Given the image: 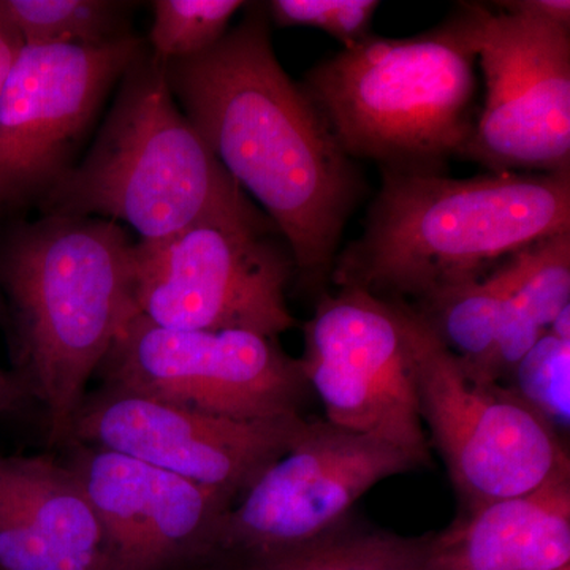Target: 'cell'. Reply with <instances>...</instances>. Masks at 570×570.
<instances>
[{
  "label": "cell",
  "mask_w": 570,
  "mask_h": 570,
  "mask_svg": "<svg viewBox=\"0 0 570 570\" xmlns=\"http://www.w3.org/2000/svg\"><path fill=\"white\" fill-rule=\"evenodd\" d=\"M307 425L302 415L225 419L99 387L82 401L69 442L121 453L236 502L266 468L294 448Z\"/></svg>",
  "instance_id": "obj_13"
},
{
  "label": "cell",
  "mask_w": 570,
  "mask_h": 570,
  "mask_svg": "<svg viewBox=\"0 0 570 570\" xmlns=\"http://www.w3.org/2000/svg\"><path fill=\"white\" fill-rule=\"evenodd\" d=\"M273 232L275 224L255 206L135 243L138 314L167 328L242 330L277 340L296 326L285 295L296 272L291 249Z\"/></svg>",
  "instance_id": "obj_6"
},
{
  "label": "cell",
  "mask_w": 570,
  "mask_h": 570,
  "mask_svg": "<svg viewBox=\"0 0 570 570\" xmlns=\"http://www.w3.org/2000/svg\"><path fill=\"white\" fill-rule=\"evenodd\" d=\"M377 7V0H272L265 10L279 28L322 29L352 48L371 36Z\"/></svg>",
  "instance_id": "obj_23"
},
{
  "label": "cell",
  "mask_w": 570,
  "mask_h": 570,
  "mask_svg": "<svg viewBox=\"0 0 570 570\" xmlns=\"http://www.w3.org/2000/svg\"><path fill=\"white\" fill-rule=\"evenodd\" d=\"M558 570H570V566H566V568L558 569Z\"/></svg>",
  "instance_id": "obj_28"
},
{
  "label": "cell",
  "mask_w": 570,
  "mask_h": 570,
  "mask_svg": "<svg viewBox=\"0 0 570 570\" xmlns=\"http://www.w3.org/2000/svg\"><path fill=\"white\" fill-rule=\"evenodd\" d=\"M299 363L330 423L384 439L430 464L400 303L354 287L321 295Z\"/></svg>",
  "instance_id": "obj_11"
},
{
  "label": "cell",
  "mask_w": 570,
  "mask_h": 570,
  "mask_svg": "<svg viewBox=\"0 0 570 570\" xmlns=\"http://www.w3.org/2000/svg\"><path fill=\"white\" fill-rule=\"evenodd\" d=\"M485 7L463 3L436 28L374 33L306 73L303 91L351 159L382 171L445 175L475 130L480 28Z\"/></svg>",
  "instance_id": "obj_4"
},
{
  "label": "cell",
  "mask_w": 570,
  "mask_h": 570,
  "mask_svg": "<svg viewBox=\"0 0 570 570\" xmlns=\"http://www.w3.org/2000/svg\"><path fill=\"white\" fill-rule=\"evenodd\" d=\"M146 48L135 33L104 45H21L0 94V214L39 206L69 174Z\"/></svg>",
  "instance_id": "obj_9"
},
{
  "label": "cell",
  "mask_w": 570,
  "mask_h": 570,
  "mask_svg": "<svg viewBox=\"0 0 570 570\" xmlns=\"http://www.w3.org/2000/svg\"><path fill=\"white\" fill-rule=\"evenodd\" d=\"M570 566V472L531 493L461 512L431 534L420 570H558Z\"/></svg>",
  "instance_id": "obj_16"
},
{
  "label": "cell",
  "mask_w": 570,
  "mask_h": 570,
  "mask_svg": "<svg viewBox=\"0 0 570 570\" xmlns=\"http://www.w3.org/2000/svg\"><path fill=\"white\" fill-rule=\"evenodd\" d=\"M550 335L560 337L562 341H570V306L564 307L549 328Z\"/></svg>",
  "instance_id": "obj_27"
},
{
  "label": "cell",
  "mask_w": 570,
  "mask_h": 570,
  "mask_svg": "<svg viewBox=\"0 0 570 570\" xmlns=\"http://www.w3.org/2000/svg\"><path fill=\"white\" fill-rule=\"evenodd\" d=\"M63 463L96 509L116 570H217L235 501L130 456L69 442Z\"/></svg>",
  "instance_id": "obj_14"
},
{
  "label": "cell",
  "mask_w": 570,
  "mask_h": 570,
  "mask_svg": "<svg viewBox=\"0 0 570 570\" xmlns=\"http://www.w3.org/2000/svg\"><path fill=\"white\" fill-rule=\"evenodd\" d=\"M406 322L420 415L459 494L461 512L531 493L570 472L561 434L499 382L472 377L414 307Z\"/></svg>",
  "instance_id": "obj_7"
},
{
  "label": "cell",
  "mask_w": 570,
  "mask_h": 570,
  "mask_svg": "<svg viewBox=\"0 0 570 570\" xmlns=\"http://www.w3.org/2000/svg\"><path fill=\"white\" fill-rule=\"evenodd\" d=\"M430 538L376 530L348 517L321 538L230 570H420Z\"/></svg>",
  "instance_id": "obj_17"
},
{
  "label": "cell",
  "mask_w": 570,
  "mask_h": 570,
  "mask_svg": "<svg viewBox=\"0 0 570 570\" xmlns=\"http://www.w3.org/2000/svg\"><path fill=\"white\" fill-rule=\"evenodd\" d=\"M165 75L224 170L275 224L303 283L325 284L362 176L277 61L265 7H249L202 55L165 63Z\"/></svg>",
  "instance_id": "obj_1"
},
{
  "label": "cell",
  "mask_w": 570,
  "mask_h": 570,
  "mask_svg": "<svg viewBox=\"0 0 570 570\" xmlns=\"http://www.w3.org/2000/svg\"><path fill=\"white\" fill-rule=\"evenodd\" d=\"M517 292L532 321L549 332L558 314L570 306V232L531 247Z\"/></svg>",
  "instance_id": "obj_22"
},
{
  "label": "cell",
  "mask_w": 570,
  "mask_h": 570,
  "mask_svg": "<svg viewBox=\"0 0 570 570\" xmlns=\"http://www.w3.org/2000/svg\"><path fill=\"white\" fill-rule=\"evenodd\" d=\"M21 45V37L18 36L13 26L0 11V94H2L3 82H6L11 63L14 61V56L20 51ZM0 324L3 325L2 298H0Z\"/></svg>",
  "instance_id": "obj_25"
},
{
  "label": "cell",
  "mask_w": 570,
  "mask_h": 570,
  "mask_svg": "<svg viewBox=\"0 0 570 570\" xmlns=\"http://www.w3.org/2000/svg\"><path fill=\"white\" fill-rule=\"evenodd\" d=\"M513 385L524 403L530 404L554 430L569 428L570 420V341L546 333L513 370Z\"/></svg>",
  "instance_id": "obj_21"
},
{
  "label": "cell",
  "mask_w": 570,
  "mask_h": 570,
  "mask_svg": "<svg viewBox=\"0 0 570 570\" xmlns=\"http://www.w3.org/2000/svg\"><path fill=\"white\" fill-rule=\"evenodd\" d=\"M102 387L234 420L302 415L309 384L275 337L179 330L135 314L97 371Z\"/></svg>",
  "instance_id": "obj_8"
},
{
  "label": "cell",
  "mask_w": 570,
  "mask_h": 570,
  "mask_svg": "<svg viewBox=\"0 0 570 570\" xmlns=\"http://www.w3.org/2000/svg\"><path fill=\"white\" fill-rule=\"evenodd\" d=\"M28 401L21 385L9 371L0 367V414L18 411Z\"/></svg>",
  "instance_id": "obj_26"
},
{
  "label": "cell",
  "mask_w": 570,
  "mask_h": 570,
  "mask_svg": "<svg viewBox=\"0 0 570 570\" xmlns=\"http://www.w3.org/2000/svg\"><path fill=\"white\" fill-rule=\"evenodd\" d=\"M134 247L119 224L63 214H41L0 238L11 374L39 403L51 445L70 441L89 381L138 314Z\"/></svg>",
  "instance_id": "obj_2"
},
{
  "label": "cell",
  "mask_w": 570,
  "mask_h": 570,
  "mask_svg": "<svg viewBox=\"0 0 570 570\" xmlns=\"http://www.w3.org/2000/svg\"><path fill=\"white\" fill-rule=\"evenodd\" d=\"M41 214L99 217L159 242L255 206L184 115L148 48L124 73L91 148L40 202Z\"/></svg>",
  "instance_id": "obj_5"
},
{
  "label": "cell",
  "mask_w": 570,
  "mask_h": 570,
  "mask_svg": "<svg viewBox=\"0 0 570 570\" xmlns=\"http://www.w3.org/2000/svg\"><path fill=\"white\" fill-rule=\"evenodd\" d=\"M564 232L570 174L455 179L382 171L365 230L337 254L330 279L340 288L415 305Z\"/></svg>",
  "instance_id": "obj_3"
},
{
  "label": "cell",
  "mask_w": 570,
  "mask_h": 570,
  "mask_svg": "<svg viewBox=\"0 0 570 570\" xmlns=\"http://www.w3.org/2000/svg\"><path fill=\"white\" fill-rule=\"evenodd\" d=\"M246 6L242 0H156L148 50L164 63L202 55L223 39Z\"/></svg>",
  "instance_id": "obj_20"
},
{
  "label": "cell",
  "mask_w": 570,
  "mask_h": 570,
  "mask_svg": "<svg viewBox=\"0 0 570 570\" xmlns=\"http://www.w3.org/2000/svg\"><path fill=\"white\" fill-rule=\"evenodd\" d=\"M0 570H116L96 509L62 460L0 456Z\"/></svg>",
  "instance_id": "obj_15"
},
{
  "label": "cell",
  "mask_w": 570,
  "mask_h": 570,
  "mask_svg": "<svg viewBox=\"0 0 570 570\" xmlns=\"http://www.w3.org/2000/svg\"><path fill=\"white\" fill-rule=\"evenodd\" d=\"M485 104L463 160L491 174H570V28L528 13L483 11Z\"/></svg>",
  "instance_id": "obj_12"
},
{
  "label": "cell",
  "mask_w": 570,
  "mask_h": 570,
  "mask_svg": "<svg viewBox=\"0 0 570 570\" xmlns=\"http://www.w3.org/2000/svg\"><path fill=\"white\" fill-rule=\"evenodd\" d=\"M423 466L425 461L384 439L328 420L309 422L228 512L217 570L321 538L352 517L356 501L379 482Z\"/></svg>",
  "instance_id": "obj_10"
},
{
  "label": "cell",
  "mask_w": 570,
  "mask_h": 570,
  "mask_svg": "<svg viewBox=\"0 0 570 570\" xmlns=\"http://www.w3.org/2000/svg\"><path fill=\"white\" fill-rule=\"evenodd\" d=\"M135 3L116 0H0L26 45H104L132 36Z\"/></svg>",
  "instance_id": "obj_19"
},
{
  "label": "cell",
  "mask_w": 570,
  "mask_h": 570,
  "mask_svg": "<svg viewBox=\"0 0 570 570\" xmlns=\"http://www.w3.org/2000/svg\"><path fill=\"white\" fill-rule=\"evenodd\" d=\"M510 276V257L489 275L444 288L415 305L472 377L490 382L487 377L499 307Z\"/></svg>",
  "instance_id": "obj_18"
},
{
  "label": "cell",
  "mask_w": 570,
  "mask_h": 570,
  "mask_svg": "<svg viewBox=\"0 0 570 570\" xmlns=\"http://www.w3.org/2000/svg\"><path fill=\"white\" fill-rule=\"evenodd\" d=\"M499 7L509 13L534 14L570 28L569 0H510V2L499 3Z\"/></svg>",
  "instance_id": "obj_24"
}]
</instances>
